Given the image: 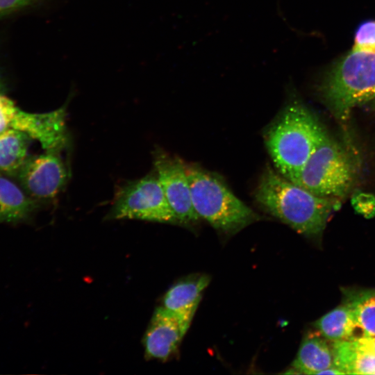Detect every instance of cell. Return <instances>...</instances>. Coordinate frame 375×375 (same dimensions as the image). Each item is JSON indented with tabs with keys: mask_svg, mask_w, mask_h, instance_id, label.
<instances>
[{
	"mask_svg": "<svg viewBox=\"0 0 375 375\" xmlns=\"http://www.w3.org/2000/svg\"><path fill=\"white\" fill-rule=\"evenodd\" d=\"M31 138L25 133L8 129L0 133V171L5 174H16L28 157Z\"/></svg>",
	"mask_w": 375,
	"mask_h": 375,
	"instance_id": "9a60e30c",
	"label": "cell"
},
{
	"mask_svg": "<svg viewBox=\"0 0 375 375\" xmlns=\"http://www.w3.org/2000/svg\"><path fill=\"white\" fill-rule=\"evenodd\" d=\"M8 129L26 133L45 150L60 151L67 142L66 106L44 113H32L17 106L11 113Z\"/></svg>",
	"mask_w": 375,
	"mask_h": 375,
	"instance_id": "9c48e42d",
	"label": "cell"
},
{
	"mask_svg": "<svg viewBox=\"0 0 375 375\" xmlns=\"http://www.w3.org/2000/svg\"><path fill=\"white\" fill-rule=\"evenodd\" d=\"M314 326L330 342L354 338L357 328L352 309L347 301L318 319Z\"/></svg>",
	"mask_w": 375,
	"mask_h": 375,
	"instance_id": "5bb4252c",
	"label": "cell"
},
{
	"mask_svg": "<svg viewBox=\"0 0 375 375\" xmlns=\"http://www.w3.org/2000/svg\"><path fill=\"white\" fill-rule=\"evenodd\" d=\"M351 50L375 51V20L365 22L359 26Z\"/></svg>",
	"mask_w": 375,
	"mask_h": 375,
	"instance_id": "e0dca14e",
	"label": "cell"
},
{
	"mask_svg": "<svg viewBox=\"0 0 375 375\" xmlns=\"http://www.w3.org/2000/svg\"><path fill=\"white\" fill-rule=\"evenodd\" d=\"M267 212L309 238L322 235L334 208L331 198L315 195L267 166L254 190Z\"/></svg>",
	"mask_w": 375,
	"mask_h": 375,
	"instance_id": "6da1fadb",
	"label": "cell"
},
{
	"mask_svg": "<svg viewBox=\"0 0 375 375\" xmlns=\"http://www.w3.org/2000/svg\"><path fill=\"white\" fill-rule=\"evenodd\" d=\"M59 151L28 156L15 174L22 188L35 201L54 199L68 181V169Z\"/></svg>",
	"mask_w": 375,
	"mask_h": 375,
	"instance_id": "52a82bcc",
	"label": "cell"
},
{
	"mask_svg": "<svg viewBox=\"0 0 375 375\" xmlns=\"http://www.w3.org/2000/svg\"><path fill=\"white\" fill-rule=\"evenodd\" d=\"M319 374H345V373L335 365H333L322 371Z\"/></svg>",
	"mask_w": 375,
	"mask_h": 375,
	"instance_id": "44dd1931",
	"label": "cell"
},
{
	"mask_svg": "<svg viewBox=\"0 0 375 375\" xmlns=\"http://www.w3.org/2000/svg\"><path fill=\"white\" fill-rule=\"evenodd\" d=\"M153 165L178 224L190 225L197 222L200 217L193 206L185 162L181 158L157 149L153 153Z\"/></svg>",
	"mask_w": 375,
	"mask_h": 375,
	"instance_id": "ba28073f",
	"label": "cell"
},
{
	"mask_svg": "<svg viewBox=\"0 0 375 375\" xmlns=\"http://www.w3.org/2000/svg\"><path fill=\"white\" fill-rule=\"evenodd\" d=\"M356 176L355 162L340 144L326 135L301 168L294 183L323 197H342Z\"/></svg>",
	"mask_w": 375,
	"mask_h": 375,
	"instance_id": "5b68a950",
	"label": "cell"
},
{
	"mask_svg": "<svg viewBox=\"0 0 375 375\" xmlns=\"http://www.w3.org/2000/svg\"><path fill=\"white\" fill-rule=\"evenodd\" d=\"M39 0H0V17L16 10L30 6Z\"/></svg>",
	"mask_w": 375,
	"mask_h": 375,
	"instance_id": "d6986e66",
	"label": "cell"
},
{
	"mask_svg": "<svg viewBox=\"0 0 375 375\" xmlns=\"http://www.w3.org/2000/svg\"><path fill=\"white\" fill-rule=\"evenodd\" d=\"M328 342L318 331L308 333L292 365L296 374H319L334 365L332 347Z\"/></svg>",
	"mask_w": 375,
	"mask_h": 375,
	"instance_id": "7c38bea8",
	"label": "cell"
},
{
	"mask_svg": "<svg viewBox=\"0 0 375 375\" xmlns=\"http://www.w3.org/2000/svg\"><path fill=\"white\" fill-rule=\"evenodd\" d=\"M194 208L215 229L233 235L260 217L238 199L218 175L194 164H186Z\"/></svg>",
	"mask_w": 375,
	"mask_h": 375,
	"instance_id": "3957f363",
	"label": "cell"
},
{
	"mask_svg": "<svg viewBox=\"0 0 375 375\" xmlns=\"http://www.w3.org/2000/svg\"><path fill=\"white\" fill-rule=\"evenodd\" d=\"M209 282V276L204 274L192 276L178 281L165 293L162 307L192 319L202 292Z\"/></svg>",
	"mask_w": 375,
	"mask_h": 375,
	"instance_id": "8fae6325",
	"label": "cell"
},
{
	"mask_svg": "<svg viewBox=\"0 0 375 375\" xmlns=\"http://www.w3.org/2000/svg\"><path fill=\"white\" fill-rule=\"evenodd\" d=\"M356 339L360 347L375 353V337L361 336Z\"/></svg>",
	"mask_w": 375,
	"mask_h": 375,
	"instance_id": "ffe728a7",
	"label": "cell"
},
{
	"mask_svg": "<svg viewBox=\"0 0 375 375\" xmlns=\"http://www.w3.org/2000/svg\"><path fill=\"white\" fill-rule=\"evenodd\" d=\"M356 342L358 349L351 374L375 375V353L360 347L357 340Z\"/></svg>",
	"mask_w": 375,
	"mask_h": 375,
	"instance_id": "ac0fdd59",
	"label": "cell"
},
{
	"mask_svg": "<svg viewBox=\"0 0 375 375\" xmlns=\"http://www.w3.org/2000/svg\"><path fill=\"white\" fill-rule=\"evenodd\" d=\"M319 90L335 116L346 119L353 108L375 98V51L351 50L330 71Z\"/></svg>",
	"mask_w": 375,
	"mask_h": 375,
	"instance_id": "277c9868",
	"label": "cell"
},
{
	"mask_svg": "<svg viewBox=\"0 0 375 375\" xmlns=\"http://www.w3.org/2000/svg\"><path fill=\"white\" fill-rule=\"evenodd\" d=\"M326 135L313 112L295 98L268 127L265 142L278 172L294 183Z\"/></svg>",
	"mask_w": 375,
	"mask_h": 375,
	"instance_id": "7a4b0ae2",
	"label": "cell"
},
{
	"mask_svg": "<svg viewBox=\"0 0 375 375\" xmlns=\"http://www.w3.org/2000/svg\"><path fill=\"white\" fill-rule=\"evenodd\" d=\"M192 319L160 306L154 311L143 343L147 358L162 361L176 350Z\"/></svg>",
	"mask_w": 375,
	"mask_h": 375,
	"instance_id": "30bf717a",
	"label": "cell"
},
{
	"mask_svg": "<svg viewBox=\"0 0 375 375\" xmlns=\"http://www.w3.org/2000/svg\"><path fill=\"white\" fill-rule=\"evenodd\" d=\"M109 218L178 224L156 174L128 181L117 192Z\"/></svg>",
	"mask_w": 375,
	"mask_h": 375,
	"instance_id": "8992f818",
	"label": "cell"
},
{
	"mask_svg": "<svg viewBox=\"0 0 375 375\" xmlns=\"http://www.w3.org/2000/svg\"><path fill=\"white\" fill-rule=\"evenodd\" d=\"M347 301L351 306L357 328L362 336L375 337V290L353 292L348 294Z\"/></svg>",
	"mask_w": 375,
	"mask_h": 375,
	"instance_id": "2e32d148",
	"label": "cell"
},
{
	"mask_svg": "<svg viewBox=\"0 0 375 375\" xmlns=\"http://www.w3.org/2000/svg\"><path fill=\"white\" fill-rule=\"evenodd\" d=\"M3 84H2V82L0 79V93H3Z\"/></svg>",
	"mask_w": 375,
	"mask_h": 375,
	"instance_id": "7402d4cb",
	"label": "cell"
},
{
	"mask_svg": "<svg viewBox=\"0 0 375 375\" xmlns=\"http://www.w3.org/2000/svg\"><path fill=\"white\" fill-rule=\"evenodd\" d=\"M0 171V223H19L37 208V201Z\"/></svg>",
	"mask_w": 375,
	"mask_h": 375,
	"instance_id": "4fadbf2b",
	"label": "cell"
}]
</instances>
